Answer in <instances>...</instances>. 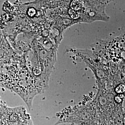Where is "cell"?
<instances>
[{
    "mask_svg": "<svg viewBox=\"0 0 125 125\" xmlns=\"http://www.w3.org/2000/svg\"><path fill=\"white\" fill-rule=\"evenodd\" d=\"M115 100L118 103H121L122 102L121 98L118 96H116L115 97Z\"/></svg>",
    "mask_w": 125,
    "mask_h": 125,
    "instance_id": "cell-5",
    "label": "cell"
},
{
    "mask_svg": "<svg viewBox=\"0 0 125 125\" xmlns=\"http://www.w3.org/2000/svg\"><path fill=\"white\" fill-rule=\"evenodd\" d=\"M115 91L118 94L123 93L125 91V85L121 84L118 85L115 89Z\"/></svg>",
    "mask_w": 125,
    "mask_h": 125,
    "instance_id": "cell-2",
    "label": "cell"
},
{
    "mask_svg": "<svg viewBox=\"0 0 125 125\" xmlns=\"http://www.w3.org/2000/svg\"><path fill=\"white\" fill-rule=\"evenodd\" d=\"M36 14V10L34 9L31 8L29 9L28 11V14L30 16H33Z\"/></svg>",
    "mask_w": 125,
    "mask_h": 125,
    "instance_id": "cell-3",
    "label": "cell"
},
{
    "mask_svg": "<svg viewBox=\"0 0 125 125\" xmlns=\"http://www.w3.org/2000/svg\"><path fill=\"white\" fill-rule=\"evenodd\" d=\"M33 72L34 74L36 75H38L40 74L41 70L38 67H34L33 69Z\"/></svg>",
    "mask_w": 125,
    "mask_h": 125,
    "instance_id": "cell-4",
    "label": "cell"
},
{
    "mask_svg": "<svg viewBox=\"0 0 125 125\" xmlns=\"http://www.w3.org/2000/svg\"><path fill=\"white\" fill-rule=\"evenodd\" d=\"M95 5L93 6H93H90L85 9V15L86 17L85 18H88L84 22H91L94 21L101 20V18L99 17L98 15H101V12L105 13V8H103L105 7V5L103 6L102 7L101 6L98 7L99 5H96V7H95Z\"/></svg>",
    "mask_w": 125,
    "mask_h": 125,
    "instance_id": "cell-1",
    "label": "cell"
}]
</instances>
